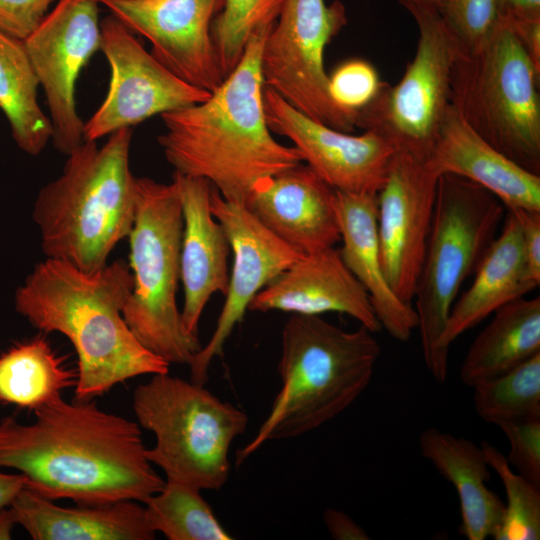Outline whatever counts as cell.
<instances>
[{
  "label": "cell",
  "mask_w": 540,
  "mask_h": 540,
  "mask_svg": "<svg viewBox=\"0 0 540 540\" xmlns=\"http://www.w3.org/2000/svg\"><path fill=\"white\" fill-rule=\"evenodd\" d=\"M33 412L31 423L0 420V468L22 474L35 493L99 505L144 503L162 489L137 422L62 395Z\"/></svg>",
  "instance_id": "6da1fadb"
},
{
  "label": "cell",
  "mask_w": 540,
  "mask_h": 540,
  "mask_svg": "<svg viewBox=\"0 0 540 540\" xmlns=\"http://www.w3.org/2000/svg\"><path fill=\"white\" fill-rule=\"evenodd\" d=\"M131 290L123 260L84 272L51 258L37 263L17 288L15 310L33 327L58 332L73 345L75 400H93L129 379L169 372L170 364L145 348L123 318Z\"/></svg>",
  "instance_id": "7a4b0ae2"
},
{
  "label": "cell",
  "mask_w": 540,
  "mask_h": 540,
  "mask_svg": "<svg viewBox=\"0 0 540 540\" xmlns=\"http://www.w3.org/2000/svg\"><path fill=\"white\" fill-rule=\"evenodd\" d=\"M273 25L250 37L207 100L160 115L165 130L157 141L174 172L207 180L231 202L243 204L257 181L303 163L294 146L273 138L265 118L260 59Z\"/></svg>",
  "instance_id": "3957f363"
},
{
  "label": "cell",
  "mask_w": 540,
  "mask_h": 540,
  "mask_svg": "<svg viewBox=\"0 0 540 540\" xmlns=\"http://www.w3.org/2000/svg\"><path fill=\"white\" fill-rule=\"evenodd\" d=\"M132 136V129L124 128L100 147L83 141L66 155L62 173L39 190L32 217L46 258L94 272L128 238L137 200L129 161Z\"/></svg>",
  "instance_id": "277c9868"
},
{
  "label": "cell",
  "mask_w": 540,
  "mask_h": 540,
  "mask_svg": "<svg viewBox=\"0 0 540 540\" xmlns=\"http://www.w3.org/2000/svg\"><path fill=\"white\" fill-rule=\"evenodd\" d=\"M366 327L344 330L319 315L292 314L281 335V389L253 439L236 453L242 464L265 442L306 434L349 408L368 387L381 354Z\"/></svg>",
  "instance_id": "5b68a950"
},
{
  "label": "cell",
  "mask_w": 540,
  "mask_h": 540,
  "mask_svg": "<svg viewBox=\"0 0 540 540\" xmlns=\"http://www.w3.org/2000/svg\"><path fill=\"white\" fill-rule=\"evenodd\" d=\"M505 214L504 204L482 186L454 174L439 177L413 298L423 359L438 383L448 374L449 355L441 348V338L451 308L496 238Z\"/></svg>",
  "instance_id": "8992f818"
},
{
  "label": "cell",
  "mask_w": 540,
  "mask_h": 540,
  "mask_svg": "<svg viewBox=\"0 0 540 540\" xmlns=\"http://www.w3.org/2000/svg\"><path fill=\"white\" fill-rule=\"evenodd\" d=\"M135 218L129 233L132 290L123 318L137 340L169 364L189 365L201 350L183 326L177 305L183 216L177 184L137 178Z\"/></svg>",
  "instance_id": "52a82bcc"
},
{
  "label": "cell",
  "mask_w": 540,
  "mask_h": 540,
  "mask_svg": "<svg viewBox=\"0 0 540 540\" xmlns=\"http://www.w3.org/2000/svg\"><path fill=\"white\" fill-rule=\"evenodd\" d=\"M132 406L139 426L155 436V445L146 448V456L167 480L200 490H219L225 485L231 445L248 426L244 411L204 385L169 372L151 375L137 386Z\"/></svg>",
  "instance_id": "ba28073f"
},
{
  "label": "cell",
  "mask_w": 540,
  "mask_h": 540,
  "mask_svg": "<svg viewBox=\"0 0 540 540\" xmlns=\"http://www.w3.org/2000/svg\"><path fill=\"white\" fill-rule=\"evenodd\" d=\"M539 76L505 22L479 50H459L451 76V105L466 123L507 158L537 175Z\"/></svg>",
  "instance_id": "9c48e42d"
},
{
  "label": "cell",
  "mask_w": 540,
  "mask_h": 540,
  "mask_svg": "<svg viewBox=\"0 0 540 540\" xmlns=\"http://www.w3.org/2000/svg\"><path fill=\"white\" fill-rule=\"evenodd\" d=\"M419 38L400 81L381 87L357 112L355 127L389 141L396 152L427 160L451 106V76L459 47L438 12L412 9Z\"/></svg>",
  "instance_id": "30bf717a"
},
{
  "label": "cell",
  "mask_w": 540,
  "mask_h": 540,
  "mask_svg": "<svg viewBox=\"0 0 540 540\" xmlns=\"http://www.w3.org/2000/svg\"><path fill=\"white\" fill-rule=\"evenodd\" d=\"M346 23L339 0H283L264 40L260 64L264 85L288 104L316 122L350 133L355 116L332 100L323 64L325 47Z\"/></svg>",
  "instance_id": "8fae6325"
},
{
  "label": "cell",
  "mask_w": 540,
  "mask_h": 540,
  "mask_svg": "<svg viewBox=\"0 0 540 540\" xmlns=\"http://www.w3.org/2000/svg\"><path fill=\"white\" fill-rule=\"evenodd\" d=\"M101 47L111 71L109 88L84 122V141H96L145 120L207 100L211 93L175 76L116 17L100 22Z\"/></svg>",
  "instance_id": "7c38bea8"
},
{
  "label": "cell",
  "mask_w": 540,
  "mask_h": 540,
  "mask_svg": "<svg viewBox=\"0 0 540 540\" xmlns=\"http://www.w3.org/2000/svg\"><path fill=\"white\" fill-rule=\"evenodd\" d=\"M98 4V0H56L23 40L46 97L51 141L65 155L84 141L76 86L81 71L101 47Z\"/></svg>",
  "instance_id": "4fadbf2b"
},
{
  "label": "cell",
  "mask_w": 540,
  "mask_h": 540,
  "mask_svg": "<svg viewBox=\"0 0 540 540\" xmlns=\"http://www.w3.org/2000/svg\"><path fill=\"white\" fill-rule=\"evenodd\" d=\"M440 175L428 164L396 152L377 193L381 261L394 293L412 304L431 229Z\"/></svg>",
  "instance_id": "5bb4252c"
},
{
  "label": "cell",
  "mask_w": 540,
  "mask_h": 540,
  "mask_svg": "<svg viewBox=\"0 0 540 540\" xmlns=\"http://www.w3.org/2000/svg\"><path fill=\"white\" fill-rule=\"evenodd\" d=\"M225 0H98L175 76L212 93L225 79L211 26Z\"/></svg>",
  "instance_id": "9a60e30c"
},
{
  "label": "cell",
  "mask_w": 540,
  "mask_h": 540,
  "mask_svg": "<svg viewBox=\"0 0 540 540\" xmlns=\"http://www.w3.org/2000/svg\"><path fill=\"white\" fill-rule=\"evenodd\" d=\"M211 211L223 226L233 255L225 302L215 329L189 364L191 381L205 385L212 361L243 320L252 299L301 255L264 227L241 203L224 199L212 186Z\"/></svg>",
  "instance_id": "2e32d148"
},
{
  "label": "cell",
  "mask_w": 540,
  "mask_h": 540,
  "mask_svg": "<svg viewBox=\"0 0 540 540\" xmlns=\"http://www.w3.org/2000/svg\"><path fill=\"white\" fill-rule=\"evenodd\" d=\"M263 104L270 131L291 140L303 162L332 188L377 195L396 153L389 141L371 131L352 135L316 122L268 87Z\"/></svg>",
  "instance_id": "e0dca14e"
},
{
  "label": "cell",
  "mask_w": 540,
  "mask_h": 540,
  "mask_svg": "<svg viewBox=\"0 0 540 540\" xmlns=\"http://www.w3.org/2000/svg\"><path fill=\"white\" fill-rule=\"evenodd\" d=\"M336 190L300 163L257 181L244 207L300 255L335 247L340 241Z\"/></svg>",
  "instance_id": "ac0fdd59"
},
{
  "label": "cell",
  "mask_w": 540,
  "mask_h": 540,
  "mask_svg": "<svg viewBox=\"0 0 540 540\" xmlns=\"http://www.w3.org/2000/svg\"><path fill=\"white\" fill-rule=\"evenodd\" d=\"M248 310L319 316L337 312L373 333L382 329L368 293L335 247L301 255L256 294Z\"/></svg>",
  "instance_id": "d6986e66"
},
{
  "label": "cell",
  "mask_w": 540,
  "mask_h": 540,
  "mask_svg": "<svg viewBox=\"0 0 540 540\" xmlns=\"http://www.w3.org/2000/svg\"><path fill=\"white\" fill-rule=\"evenodd\" d=\"M182 216L180 281L184 302V328L198 335L201 315L211 296L226 295L229 285L228 258L231 245L221 223L211 211L212 185L205 179L174 172Z\"/></svg>",
  "instance_id": "ffe728a7"
},
{
  "label": "cell",
  "mask_w": 540,
  "mask_h": 540,
  "mask_svg": "<svg viewBox=\"0 0 540 540\" xmlns=\"http://www.w3.org/2000/svg\"><path fill=\"white\" fill-rule=\"evenodd\" d=\"M426 161L440 176L454 174L482 186L508 210L540 211V175L490 145L452 105Z\"/></svg>",
  "instance_id": "44dd1931"
},
{
  "label": "cell",
  "mask_w": 540,
  "mask_h": 540,
  "mask_svg": "<svg viewBox=\"0 0 540 540\" xmlns=\"http://www.w3.org/2000/svg\"><path fill=\"white\" fill-rule=\"evenodd\" d=\"M335 208L343 262L368 293L381 327L396 340L407 341L417 328V314L386 279L378 239L377 195L336 190Z\"/></svg>",
  "instance_id": "7402d4cb"
},
{
  "label": "cell",
  "mask_w": 540,
  "mask_h": 540,
  "mask_svg": "<svg viewBox=\"0 0 540 540\" xmlns=\"http://www.w3.org/2000/svg\"><path fill=\"white\" fill-rule=\"evenodd\" d=\"M34 540H153L144 506L133 500L63 507L25 485L9 505Z\"/></svg>",
  "instance_id": "603a6c76"
},
{
  "label": "cell",
  "mask_w": 540,
  "mask_h": 540,
  "mask_svg": "<svg viewBox=\"0 0 540 540\" xmlns=\"http://www.w3.org/2000/svg\"><path fill=\"white\" fill-rule=\"evenodd\" d=\"M500 233L475 270L471 286L454 302L441 338L449 355L451 344L503 305L536 287L528 276L519 223L506 210Z\"/></svg>",
  "instance_id": "cb8c5ba5"
},
{
  "label": "cell",
  "mask_w": 540,
  "mask_h": 540,
  "mask_svg": "<svg viewBox=\"0 0 540 540\" xmlns=\"http://www.w3.org/2000/svg\"><path fill=\"white\" fill-rule=\"evenodd\" d=\"M419 447L422 456L457 492L460 533L468 540L493 537L502 521L505 504L486 485L491 472L482 447L435 427L421 432Z\"/></svg>",
  "instance_id": "d4e9b609"
},
{
  "label": "cell",
  "mask_w": 540,
  "mask_h": 540,
  "mask_svg": "<svg viewBox=\"0 0 540 540\" xmlns=\"http://www.w3.org/2000/svg\"><path fill=\"white\" fill-rule=\"evenodd\" d=\"M540 353V297L515 299L496 310L462 362L467 386L501 375Z\"/></svg>",
  "instance_id": "484cf974"
},
{
  "label": "cell",
  "mask_w": 540,
  "mask_h": 540,
  "mask_svg": "<svg viewBox=\"0 0 540 540\" xmlns=\"http://www.w3.org/2000/svg\"><path fill=\"white\" fill-rule=\"evenodd\" d=\"M39 82L24 41L0 30V110L17 147L39 155L52 139L49 117L38 101Z\"/></svg>",
  "instance_id": "4316f807"
},
{
  "label": "cell",
  "mask_w": 540,
  "mask_h": 540,
  "mask_svg": "<svg viewBox=\"0 0 540 540\" xmlns=\"http://www.w3.org/2000/svg\"><path fill=\"white\" fill-rule=\"evenodd\" d=\"M76 382L77 369L67 366L43 336L0 354V403L34 411Z\"/></svg>",
  "instance_id": "83f0119b"
},
{
  "label": "cell",
  "mask_w": 540,
  "mask_h": 540,
  "mask_svg": "<svg viewBox=\"0 0 540 540\" xmlns=\"http://www.w3.org/2000/svg\"><path fill=\"white\" fill-rule=\"evenodd\" d=\"M145 519L153 532L169 540H231L201 490L165 480L160 491L144 502Z\"/></svg>",
  "instance_id": "f1b7e54d"
},
{
  "label": "cell",
  "mask_w": 540,
  "mask_h": 540,
  "mask_svg": "<svg viewBox=\"0 0 540 540\" xmlns=\"http://www.w3.org/2000/svg\"><path fill=\"white\" fill-rule=\"evenodd\" d=\"M472 388L475 411L488 423L540 419V353Z\"/></svg>",
  "instance_id": "f546056e"
},
{
  "label": "cell",
  "mask_w": 540,
  "mask_h": 540,
  "mask_svg": "<svg viewBox=\"0 0 540 540\" xmlns=\"http://www.w3.org/2000/svg\"><path fill=\"white\" fill-rule=\"evenodd\" d=\"M283 0H225L211 26L221 71L226 78L238 65L250 37L275 23Z\"/></svg>",
  "instance_id": "4dcf8cb0"
},
{
  "label": "cell",
  "mask_w": 540,
  "mask_h": 540,
  "mask_svg": "<svg viewBox=\"0 0 540 540\" xmlns=\"http://www.w3.org/2000/svg\"><path fill=\"white\" fill-rule=\"evenodd\" d=\"M487 464L499 476L507 498L495 540L540 539V487L514 472L506 457L492 444L481 443Z\"/></svg>",
  "instance_id": "1f68e13d"
},
{
  "label": "cell",
  "mask_w": 540,
  "mask_h": 540,
  "mask_svg": "<svg viewBox=\"0 0 540 540\" xmlns=\"http://www.w3.org/2000/svg\"><path fill=\"white\" fill-rule=\"evenodd\" d=\"M439 15L461 52L482 48L504 24V0H446Z\"/></svg>",
  "instance_id": "d6a6232c"
},
{
  "label": "cell",
  "mask_w": 540,
  "mask_h": 540,
  "mask_svg": "<svg viewBox=\"0 0 540 540\" xmlns=\"http://www.w3.org/2000/svg\"><path fill=\"white\" fill-rule=\"evenodd\" d=\"M382 82L376 69L367 61L348 60L328 76V90L334 103L354 115L368 105Z\"/></svg>",
  "instance_id": "836d02e7"
},
{
  "label": "cell",
  "mask_w": 540,
  "mask_h": 540,
  "mask_svg": "<svg viewBox=\"0 0 540 540\" xmlns=\"http://www.w3.org/2000/svg\"><path fill=\"white\" fill-rule=\"evenodd\" d=\"M497 426L510 445L506 457L509 465L540 487V419L503 422Z\"/></svg>",
  "instance_id": "e575fe53"
},
{
  "label": "cell",
  "mask_w": 540,
  "mask_h": 540,
  "mask_svg": "<svg viewBox=\"0 0 540 540\" xmlns=\"http://www.w3.org/2000/svg\"><path fill=\"white\" fill-rule=\"evenodd\" d=\"M56 0H0V30L24 40Z\"/></svg>",
  "instance_id": "d590c367"
},
{
  "label": "cell",
  "mask_w": 540,
  "mask_h": 540,
  "mask_svg": "<svg viewBox=\"0 0 540 540\" xmlns=\"http://www.w3.org/2000/svg\"><path fill=\"white\" fill-rule=\"evenodd\" d=\"M508 211L513 213L520 226L528 276L535 285L539 286L540 211L522 209H511Z\"/></svg>",
  "instance_id": "8d00e7d4"
},
{
  "label": "cell",
  "mask_w": 540,
  "mask_h": 540,
  "mask_svg": "<svg viewBox=\"0 0 540 540\" xmlns=\"http://www.w3.org/2000/svg\"><path fill=\"white\" fill-rule=\"evenodd\" d=\"M324 524L335 540H368L366 531L345 512L327 508L323 513Z\"/></svg>",
  "instance_id": "74e56055"
},
{
  "label": "cell",
  "mask_w": 540,
  "mask_h": 540,
  "mask_svg": "<svg viewBox=\"0 0 540 540\" xmlns=\"http://www.w3.org/2000/svg\"><path fill=\"white\" fill-rule=\"evenodd\" d=\"M504 22L519 39L536 69L540 71V20L505 18Z\"/></svg>",
  "instance_id": "f35d334b"
},
{
  "label": "cell",
  "mask_w": 540,
  "mask_h": 540,
  "mask_svg": "<svg viewBox=\"0 0 540 540\" xmlns=\"http://www.w3.org/2000/svg\"><path fill=\"white\" fill-rule=\"evenodd\" d=\"M507 19L540 20V0H504Z\"/></svg>",
  "instance_id": "ab89813d"
},
{
  "label": "cell",
  "mask_w": 540,
  "mask_h": 540,
  "mask_svg": "<svg viewBox=\"0 0 540 540\" xmlns=\"http://www.w3.org/2000/svg\"><path fill=\"white\" fill-rule=\"evenodd\" d=\"M23 486L22 474L0 471V509L9 506Z\"/></svg>",
  "instance_id": "60d3db41"
},
{
  "label": "cell",
  "mask_w": 540,
  "mask_h": 540,
  "mask_svg": "<svg viewBox=\"0 0 540 540\" xmlns=\"http://www.w3.org/2000/svg\"><path fill=\"white\" fill-rule=\"evenodd\" d=\"M15 525L17 522L10 507L0 509V539H11Z\"/></svg>",
  "instance_id": "b9f144b4"
},
{
  "label": "cell",
  "mask_w": 540,
  "mask_h": 540,
  "mask_svg": "<svg viewBox=\"0 0 540 540\" xmlns=\"http://www.w3.org/2000/svg\"><path fill=\"white\" fill-rule=\"evenodd\" d=\"M446 0H399V2L409 11L412 9H422L439 12Z\"/></svg>",
  "instance_id": "7bdbcfd3"
}]
</instances>
